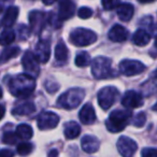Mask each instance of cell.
Segmentation results:
<instances>
[{
    "label": "cell",
    "mask_w": 157,
    "mask_h": 157,
    "mask_svg": "<svg viewBox=\"0 0 157 157\" xmlns=\"http://www.w3.org/2000/svg\"><path fill=\"white\" fill-rule=\"evenodd\" d=\"M36 81L35 78L27 73L18 74L14 76L9 83V90L15 97H28L35 90Z\"/></svg>",
    "instance_id": "6da1fadb"
},
{
    "label": "cell",
    "mask_w": 157,
    "mask_h": 157,
    "mask_svg": "<svg viewBox=\"0 0 157 157\" xmlns=\"http://www.w3.org/2000/svg\"><path fill=\"white\" fill-rule=\"evenodd\" d=\"M132 118V113L129 110H115L109 115L105 122L107 129L110 132H120L124 130Z\"/></svg>",
    "instance_id": "7a4b0ae2"
},
{
    "label": "cell",
    "mask_w": 157,
    "mask_h": 157,
    "mask_svg": "<svg viewBox=\"0 0 157 157\" xmlns=\"http://www.w3.org/2000/svg\"><path fill=\"white\" fill-rule=\"evenodd\" d=\"M84 97H85V90L83 88H70L63 95H60V97L57 100V105L66 110L75 109L76 107L81 105Z\"/></svg>",
    "instance_id": "3957f363"
},
{
    "label": "cell",
    "mask_w": 157,
    "mask_h": 157,
    "mask_svg": "<svg viewBox=\"0 0 157 157\" xmlns=\"http://www.w3.org/2000/svg\"><path fill=\"white\" fill-rule=\"evenodd\" d=\"M92 73L98 80L115 76L116 73L112 69V60L108 57L98 56L92 61Z\"/></svg>",
    "instance_id": "277c9868"
},
{
    "label": "cell",
    "mask_w": 157,
    "mask_h": 157,
    "mask_svg": "<svg viewBox=\"0 0 157 157\" xmlns=\"http://www.w3.org/2000/svg\"><path fill=\"white\" fill-rule=\"evenodd\" d=\"M97 41V35L90 29L78 27L70 33V42L75 46H87Z\"/></svg>",
    "instance_id": "5b68a950"
},
{
    "label": "cell",
    "mask_w": 157,
    "mask_h": 157,
    "mask_svg": "<svg viewBox=\"0 0 157 157\" xmlns=\"http://www.w3.org/2000/svg\"><path fill=\"white\" fill-rule=\"evenodd\" d=\"M118 95H120V92L114 86H105V87L101 88L98 92V95H97V100H98V103L101 107V109H110L116 101Z\"/></svg>",
    "instance_id": "8992f818"
},
{
    "label": "cell",
    "mask_w": 157,
    "mask_h": 157,
    "mask_svg": "<svg viewBox=\"0 0 157 157\" xmlns=\"http://www.w3.org/2000/svg\"><path fill=\"white\" fill-rule=\"evenodd\" d=\"M146 69L145 65L139 60L124 59L120 63V71L125 76H133L142 73Z\"/></svg>",
    "instance_id": "52a82bcc"
},
{
    "label": "cell",
    "mask_w": 157,
    "mask_h": 157,
    "mask_svg": "<svg viewBox=\"0 0 157 157\" xmlns=\"http://www.w3.org/2000/svg\"><path fill=\"white\" fill-rule=\"evenodd\" d=\"M59 123V116L54 112H43L39 115L37 125L40 130H51L54 129Z\"/></svg>",
    "instance_id": "ba28073f"
},
{
    "label": "cell",
    "mask_w": 157,
    "mask_h": 157,
    "mask_svg": "<svg viewBox=\"0 0 157 157\" xmlns=\"http://www.w3.org/2000/svg\"><path fill=\"white\" fill-rule=\"evenodd\" d=\"M22 63H23V68L25 69L27 74L33 76V78L39 74L40 71L39 61L36 58L35 53L30 52V51H27L22 58Z\"/></svg>",
    "instance_id": "9c48e42d"
},
{
    "label": "cell",
    "mask_w": 157,
    "mask_h": 157,
    "mask_svg": "<svg viewBox=\"0 0 157 157\" xmlns=\"http://www.w3.org/2000/svg\"><path fill=\"white\" fill-rule=\"evenodd\" d=\"M116 146H117L118 153L124 157L132 156L137 152L138 148V145L135 142V140H132L129 137H125V136L118 138Z\"/></svg>",
    "instance_id": "30bf717a"
},
{
    "label": "cell",
    "mask_w": 157,
    "mask_h": 157,
    "mask_svg": "<svg viewBox=\"0 0 157 157\" xmlns=\"http://www.w3.org/2000/svg\"><path fill=\"white\" fill-rule=\"evenodd\" d=\"M122 105L127 109H136L143 105V97L136 90H128L122 98Z\"/></svg>",
    "instance_id": "8fae6325"
},
{
    "label": "cell",
    "mask_w": 157,
    "mask_h": 157,
    "mask_svg": "<svg viewBox=\"0 0 157 157\" xmlns=\"http://www.w3.org/2000/svg\"><path fill=\"white\" fill-rule=\"evenodd\" d=\"M46 22V14L40 11H33L29 14V23L33 33H39Z\"/></svg>",
    "instance_id": "7c38bea8"
},
{
    "label": "cell",
    "mask_w": 157,
    "mask_h": 157,
    "mask_svg": "<svg viewBox=\"0 0 157 157\" xmlns=\"http://www.w3.org/2000/svg\"><path fill=\"white\" fill-rule=\"evenodd\" d=\"M35 56L40 63H45L48 61L51 56V45L46 40H41L38 42L35 50Z\"/></svg>",
    "instance_id": "4fadbf2b"
},
{
    "label": "cell",
    "mask_w": 157,
    "mask_h": 157,
    "mask_svg": "<svg viewBox=\"0 0 157 157\" xmlns=\"http://www.w3.org/2000/svg\"><path fill=\"white\" fill-rule=\"evenodd\" d=\"M75 11V5L71 0H63L59 1V12L58 18L60 21H66L72 17Z\"/></svg>",
    "instance_id": "5bb4252c"
},
{
    "label": "cell",
    "mask_w": 157,
    "mask_h": 157,
    "mask_svg": "<svg viewBox=\"0 0 157 157\" xmlns=\"http://www.w3.org/2000/svg\"><path fill=\"white\" fill-rule=\"evenodd\" d=\"M81 146L83 148V151L88 154H93V153H96L99 150V146H100V142L97 139L95 136H84L81 140Z\"/></svg>",
    "instance_id": "9a60e30c"
},
{
    "label": "cell",
    "mask_w": 157,
    "mask_h": 157,
    "mask_svg": "<svg viewBox=\"0 0 157 157\" xmlns=\"http://www.w3.org/2000/svg\"><path fill=\"white\" fill-rule=\"evenodd\" d=\"M109 39L113 42H124L128 38V30L125 27H123L122 25H114L109 31Z\"/></svg>",
    "instance_id": "2e32d148"
},
{
    "label": "cell",
    "mask_w": 157,
    "mask_h": 157,
    "mask_svg": "<svg viewBox=\"0 0 157 157\" xmlns=\"http://www.w3.org/2000/svg\"><path fill=\"white\" fill-rule=\"evenodd\" d=\"M78 117L81 120V122L85 125H90L96 121V112L95 109L90 103H86L83 105V108L81 109L80 113H78Z\"/></svg>",
    "instance_id": "e0dca14e"
},
{
    "label": "cell",
    "mask_w": 157,
    "mask_h": 157,
    "mask_svg": "<svg viewBox=\"0 0 157 157\" xmlns=\"http://www.w3.org/2000/svg\"><path fill=\"white\" fill-rule=\"evenodd\" d=\"M133 7L129 3H120L116 7V13L121 21L128 22L133 16Z\"/></svg>",
    "instance_id": "ac0fdd59"
},
{
    "label": "cell",
    "mask_w": 157,
    "mask_h": 157,
    "mask_svg": "<svg viewBox=\"0 0 157 157\" xmlns=\"http://www.w3.org/2000/svg\"><path fill=\"white\" fill-rule=\"evenodd\" d=\"M151 35L145 30V29L139 28L132 36V42L133 44L138 46H145L150 42Z\"/></svg>",
    "instance_id": "d6986e66"
},
{
    "label": "cell",
    "mask_w": 157,
    "mask_h": 157,
    "mask_svg": "<svg viewBox=\"0 0 157 157\" xmlns=\"http://www.w3.org/2000/svg\"><path fill=\"white\" fill-rule=\"evenodd\" d=\"M63 133L67 139H75L81 133V127L75 122H68L63 127Z\"/></svg>",
    "instance_id": "ffe728a7"
},
{
    "label": "cell",
    "mask_w": 157,
    "mask_h": 157,
    "mask_svg": "<svg viewBox=\"0 0 157 157\" xmlns=\"http://www.w3.org/2000/svg\"><path fill=\"white\" fill-rule=\"evenodd\" d=\"M36 111V105L33 102H25L22 105H17L12 110V114L17 116H25V115H30Z\"/></svg>",
    "instance_id": "44dd1931"
},
{
    "label": "cell",
    "mask_w": 157,
    "mask_h": 157,
    "mask_svg": "<svg viewBox=\"0 0 157 157\" xmlns=\"http://www.w3.org/2000/svg\"><path fill=\"white\" fill-rule=\"evenodd\" d=\"M18 16V8L17 7H10L6 11V14L2 18V25L5 27H11L16 22V18Z\"/></svg>",
    "instance_id": "7402d4cb"
},
{
    "label": "cell",
    "mask_w": 157,
    "mask_h": 157,
    "mask_svg": "<svg viewBox=\"0 0 157 157\" xmlns=\"http://www.w3.org/2000/svg\"><path fill=\"white\" fill-rule=\"evenodd\" d=\"M20 52H21V50L18 46H10V48H6V50H3V52L1 53V55H0V63H7L8 60H10V59L17 56V55L20 54Z\"/></svg>",
    "instance_id": "603a6c76"
},
{
    "label": "cell",
    "mask_w": 157,
    "mask_h": 157,
    "mask_svg": "<svg viewBox=\"0 0 157 157\" xmlns=\"http://www.w3.org/2000/svg\"><path fill=\"white\" fill-rule=\"evenodd\" d=\"M16 135H17L18 138L23 140H29L33 138V128H31L29 125L27 124H21L16 127Z\"/></svg>",
    "instance_id": "cb8c5ba5"
},
{
    "label": "cell",
    "mask_w": 157,
    "mask_h": 157,
    "mask_svg": "<svg viewBox=\"0 0 157 157\" xmlns=\"http://www.w3.org/2000/svg\"><path fill=\"white\" fill-rule=\"evenodd\" d=\"M55 58L58 61H66L68 58V48L65 42L59 41L55 46Z\"/></svg>",
    "instance_id": "d4e9b609"
},
{
    "label": "cell",
    "mask_w": 157,
    "mask_h": 157,
    "mask_svg": "<svg viewBox=\"0 0 157 157\" xmlns=\"http://www.w3.org/2000/svg\"><path fill=\"white\" fill-rule=\"evenodd\" d=\"M14 40H15V33L9 27H7V29H5L0 35V44L1 45H10Z\"/></svg>",
    "instance_id": "484cf974"
},
{
    "label": "cell",
    "mask_w": 157,
    "mask_h": 157,
    "mask_svg": "<svg viewBox=\"0 0 157 157\" xmlns=\"http://www.w3.org/2000/svg\"><path fill=\"white\" fill-rule=\"evenodd\" d=\"M90 63L92 60H90V56L87 52H80L75 56V65L78 67H87Z\"/></svg>",
    "instance_id": "4316f807"
},
{
    "label": "cell",
    "mask_w": 157,
    "mask_h": 157,
    "mask_svg": "<svg viewBox=\"0 0 157 157\" xmlns=\"http://www.w3.org/2000/svg\"><path fill=\"white\" fill-rule=\"evenodd\" d=\"M33 150V145L31 143H28V142H23V143L18 144L17 145V153L22 156H25V155H29Z\"/></svg>",
    "instance_id": "83f0119b"
},
{
    "label": "cell",
    "mask_w": 157,
    "mask_h": 157,
    "mask_svg": "<svg viewBox=\"0 0 157 157\" xmlns=\"http://www.w3.org/2000/svg\"><path fill=\"white\" fill-rule=\"evenodd\" d=\"M101 5L105 10L111 11L116 9V7L120 5V0H101Z\"/></svg>",
    "instance_id": "f1b7e54d"
},
{
    "label": "cell",
    "mask_w": 157,
    "mask_h": 157,
    "mask_svg": "<svg viewBox=\"0 0 157 157\" xmlns=\"http://www.w3.org/2000/svg\"><path fill=\"white\" fill-rule=\"evenodd\" d=\"M145 122H146L145 113H144V112H140V113H138L137 115L135 116L132 124L135 125L136 127H143Z\"/></svg>",
    "instance_id": "f546056e"
},
{
    "label": "cell",
    "mask_w": 157,
    "mask_h": 157,
    "mask_svg": "<svg viewBox=\"0 0 157 157\" xmlns=\"http://www.w3.org/2000/svg\"><path fill=\"white\" fill-rule=\"evenodd\" d=\"M17 135L14 132H6L3 135L2 138V142L6 144H15L17 141Z\"/></svg>",
    "instance_id": "4dcf8cb0"
},
{
    "label": "cell",
    "mask_w": 157,
    "mask_h": 157,
    "mask_svg": "<svg viewBox=\"0 0 157 157\" xmlns=\"http://www.w3.org/2000/svg\"><path fill=\"white\" fill-rule=\"evenodd\" d=\"M78 16L80 18H83V20L90 18L93 16V10L90 9V8H87V7H82L81 9H78Z\"/></svg>",
    "instance_id": "1f68e13d"
},
{
    "label": "cell",
    "mask_w": 157,
    "mask_h": 157,
    "mask_svg": "<svg viewBox=\"0 0 157 157\" xmlns=\"http://www.w3.org/2000/svg\"><path fill=\"white\" fill-rule=\"evenodd\" d=\"M142 156L143 157H155L157 156V150L156 148H144L143 151L141 152Z\"/></svg>",
    "instance_id": "d6a6232c"
},
{
    "label": "cell",
    "mask_w": 157,
    "mask_h": 157,
    "mask_svg": "<svg viewBox=\"0 0 157 157\" xmlns=\"http://www.w3.org/2000/svg\"><path fill=\"white\" fill-rule=\"evenodd\" d=\"M14 153L10 150H2L0 151V157H12Z\"/></svg>",
    "instance_id": "836d02e7"
},
{
    "label": "cell",
    "mask_w": 157,
    "mask_h": 157,
    "mask_svg": "<svg viewBox=\"0 0 157 157\" xmlns=\"http://www.w3.org/2000/svg\"><path fill=\"white\" fill-rule=\"evenodd\" d=\"M5 114H6V108H5V105H0V121H1L3 118Z\"/></svg>",
    "instance_id": "e575fe53"
},
{
    "label": "cell",
    "mask_w": 157,
    "mask_h": 157,
    "mask_svg": "<svg viewBox=\"0 0 157 157\" xmlns=\"http://www.w3.org/2000/svg\"><path fill=\"white\" fill-rule=\"evenodd\" d=\"M42 1H43V3L45 6H51V5H53L56 0H42Z\"/></svg>",
    "instance_id": "d590c367"
},
{
    "label": "cell",
    "mask_w": 157,
    "mask_h": 157,
    "mask_svg": "<svg viewBox=\"0 0 157 157\" xmlns=\"http://www.w3.org/2000/svg\"><path fill=\"white\" fill-rule=\"evenodd\" d=\"M57 155H58V152H57V151H55V150L51 151V152L48 153V156H57Z\"/></svg>",
    "instance_id": "8d00e7d4"
},
{
    "label": "cell",
    "mask_w": 157,
    "mask_h": 157,
    "mask_svg": "<svg viewBox=\"0 0 157 157\" xmlns=\"http://www.w3.org/2000/svg\"><path fill=\"white\" fill-rule=\"evenodd\" d=\"M139 2H142V3H148V2H153L154 0H138Z\"/></svg>",
    "instance_id": "74e56055"
},
{
    "label": "cell",
    "mask_w": 157,
    "mask_h": 157,
    "mask_svg": "<svg viewBox=\"0 0 157 157\" xmlns=\"http://www.w3.org/2000/svg\"><path fill=\"white\" fill-rule=\"evenodd\" d=\"M152 76H153V78H154V80H157V69L154 71V73H153Z\"/></svg>",
    "instance_id": "f35d334b"
},
{
    "label": "cell",
    "mask_w": 157,
    "mask_h": 157,
    "mask_svg": "<svg viewBox=\"0 0 157 157\" xmlns=\"http://www.w3.org/2000/svg\"><path fill=\"white\" fill-rule=\"evenodd\" d=\"M152 110H153V111H155V112H157V102H156V103H155V105H153Z\"/></svg>",
    "instance_id": "ab89813d"
},
{
    "label": "cell",
    "mask_w": 157,
    "mask_h": 157,
    "mask_svg": "<svg viewBox=\"0 0 157 157\" xmlns=\"http://www.w3.org/2000/svg\"><path fill=\"white\" fill-rule=\"evenodd\" d=\"M2 90H1V87H0V98H1V97H2Z\"/></svg>",
    "instance_id": "60d3db41"
},
{
    "label": "cell",
    "mask_w": 157,
    "mask_h": 157,
    "mask_svg": "<svg viewBox=\"0 0 157 157\" xmlns=\"http://www.w3.org/2000/svg\"><path fill=\"white\" fill-rule=\"evenodd\" d=\"M155 45H156V48H157V38H156V41H155Z\"/></svg>",
    "instance_id": "b9f144b4"
},
{
    "label": "cell",
    "mask_w": 157,
    "mask_h": 157,
    "mask_svg": "<svg viewBox=\"0 0 157 157\" xmlns=\"http://www.w3.org/2000/svg\"><path fill=\"white\" fill-rule=\"evenodd\" d=\"M59 1H63V0H59Z\"/></svg>",
    "instance_id": "7bdbcfd3"
}]
</instances>
